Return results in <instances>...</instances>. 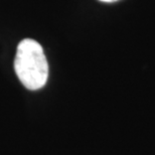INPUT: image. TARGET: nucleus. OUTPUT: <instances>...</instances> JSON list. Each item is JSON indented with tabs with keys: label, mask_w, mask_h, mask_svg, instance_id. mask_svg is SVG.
Instances as JSON below:
<instances>
[{
	"label": "nucleus",
	"mask_w": 155,
	"mask_h": 155,
	"mask_svg": "<svg viewBox=\"0 0 155 155\" xmlns=\"http://www.w3.org/2000/svg\"><path fill=\"white\" fill-rule=\"evenodd\" d=\"M14 70L26 89L35 91L45 86L48 79V64L42 46L36 40L25 38L19 42Z\"/></svg>",
	"instance_id": "obj_1"
},
{
	"label": "nucleus",
	"mask_w": 155,
	"mask_h": 155,
	"mask_svg": "<svg viewBox=\"0 0 155 155\" xmlns=\"http://www.w3.org/2000/svg\"><path fill=\"white\" fill-rule=\"evenodd\" d=\"M102 2H107V3H111V2H115L118 1V0H100Z\"/></svg>",
	"instance_id": "obj_2"
}]
</instances>
